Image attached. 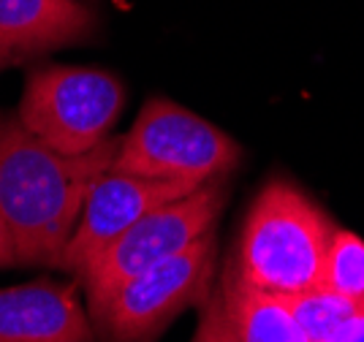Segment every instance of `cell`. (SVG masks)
<instances>
[{"instance_id":"1","label":"cell","mask_w":364,"mask_h":342,"mask_svg":"<svg viewBox=\"0 0 364 342\" xmlns=\"http://www.w3.org/2000/svg\"><path fill=\"white\" fill-rule=\"evenodd\" d=\"M120 139L85 155L46 147L16 117H0V218L14 239L16 264L60 267L90 185L112 169Z\"/></svg>"},{"instance_id":"2","label":"cell","mask_w":364,"mask_h":342,"mask_svg":"<svg viewBox=\"0 0 364 342\" xmlns=\"http://www.w3.org/2000/svg\"><path fill=\"white\" fill-rule=\"evenodd\" d=\"M337 225L289 179H272L247 212L231 261L245 285L291 299L321 285L326 250Z\"/></svg>"},{"instance_id":"3","label":"cell","mask_w":364,"mask_h":342,"mask_svg":"<svg viewBox=\"0 0 364 342\" xmlns=\"http://www.w3.org/2000/svg\"><path fill=\"white\" fill-rule=\"evenodd\" d=\"M242 147L213 122L168 98H150L120 139L114 171L201 188L240 164Z\"/></svg>"},{"instance_id":"4","label":"cell","mask_w":364,"mask_h":342,"mask_svg":"<svg viewBox=\"0 0 364 342\" xmlns=\"http://www.w3.org/2000/svg\"><path fill=\"white\" fill-rule=\"evenodd\" d=\"M125 106V87L114 74L87 65H46L25 79L19 114L46 147L85 155L109 139Z\"/></svg>"},{"instance_id":"5","label":"cell","mask_w":364,"mask_h":342,"mask_svg":"<svg viewBox=\"0 0 364 342\" xmlns=\"http://www.w3.org/2000/svg\"><path fill=\"white\" fill-rule=\"evenodd\" d=\"M223 204H226L223 179H213L188 196L155 207L141 220H136L79 277L87 294L90 313L104 307L114 296V291L131 277L180 255L204 234H210L220 218Z\"/></svg>"},{"instance_id":"6","label":"cell","mask_w":364,"mask_h":342,"mask_svg":"<svg viewBox=\"0 0 364 342\" xmlns=\"http://www.w3.org/2000/svg\"><path fill=\"white\" fill-rule=\"evenodd\" d=\"M215 228L188 250L144 269L122 283L92 318L104 342H152L188 307H201L213 294Z\"/></svg>"},{"instance_id":"7","label":"cell","mask_w":364,"mask_h":342,"mask_svg":"<svg viewBox=\"0 0 364 342\" xmlns=\"http://www.w3.org/2000/svg\"><path fill=\"white\" fill-rule=\"evenodd\" d=\"M191 191L196 188L182 182L136 177L114 169L104 171L85 196L79 223L63 250L58 269L82 277L92 261L147 212L180 196H188Z\"/></svg>"},{"instance_id":"8","label":"cell","mask_w":364,"mask_h":342,"mask_svg":"<svg viewBox=\"0 0 364 342\" xmlns=\"http://www.w3.org/2000/svg\"><path fill=\"white\" fill-rule=\"evenodd\" d=\"M0 342H92L79 288L55 280L0 288Z\"/></svg>"},{"instance_id":"9","label":"cell","mask_w":364,"mask_h":342,"mask_svg":"<svg viewBox=\"0 0 364 342\" xmlns=\"http://www.w3.org/2000/svg\"><path fill=\"white\" fill-rule=\"evenodd\" d=\"M92 33L95 14L79 0H0V71Z\"/></svg>"},{"instance_id":"10","label":"cell","mask_w":364,"mask_h":342,"mask_svg":"<svg viewBox=\"0 0 364 342\" xmlns=\"http://www.w3.org/2000/svg\"><path fill=\"white\" fill-rule=\"evenodd\" d=\"M218 291L237 342H310L286 299L245 285L231 267Z\"/></svg>"},{"instance_id":"11","label":"cell","mask_w":364,"mask_h":342,"mask_svg":"<svg viewBox=\"0 0 364 342\" xmlns=\"http://www.w3.org/2000/svg\"><path fill=\"white\" fill-rule=\"evenodd\" d=\"M321 285L353 301H364V239L346 228H334Z\"/></svg>"},{"instance_id":"12","label":"cell","mask_w":364,"mask_h":342,"mask_svg":"<svg viewBox=\"0 0 364 342\" xmlns=\"http://www.w3.org/2000/svg\"><path fill=\"white\" fill-rule=\"evenodd\" d=\"M286 301H289L291 313H294L296 324L302 326V331L307 334L310 342L326 340L359 304L353 299L334 294L332 288H326V285H316V288L302 291V294L286 299Z\"/></svg>"},{"instance_id":"13","label":"cell","mask_w":364,"mask_h":342,"mask_svg":"<svg viewBox=\"0 0 364 342\" xmlns=\"http://www.w3.org/2000/svg\"><path fill=\"white\" fill-rule=\"evenodd\" d=\"M191 342H237L234 340V331H231V324H228L226 307H223V296H220L218 288L201 304L198 328Z\"/></svg>"},{"instance_id":"14","label":"cell","mask_w":364,"mask_h":342,"mask_svg":"<svg viewBox=\"0 0 364 342\" xmlns=\"http://www.w3.org/2000/svg\"><path fill=\"white\" fill-rule=\"evenodd\" d=\"M323 342H364V301H359L356 310L334 328Z\"/></svg>"},{"instance_id":"15","label":"cell","mask_w":364,"mask_h":342,"mask_svg":"<svg viewBox=\"0 0 364 342\" xmlns=\"http://www.w3.org/2000/svg\"><path fill=\"white\" fill-rule=\"evenodd\" d=\"M16 264V250H14V239L9 234V228L0 218V269L14 267Z\"/></svg>"}]
</instances>
